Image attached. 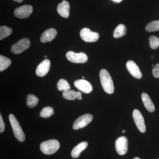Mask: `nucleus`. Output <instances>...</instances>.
I'll use <instances>...</instances> for the list:
<instances>
[{"label": "nucleus", "instance_id": "f257e3e1", "mask_svg": "<svg viewBox=\"0 0 159 159\" xmlns=\"http://www.w3.org/2000/svg\"><path fill=\"white\" fill-rule=\"evenodd\" d=\"M99 78L102 88L106 93L109 94L113 93V82L108 71L105 69L101 70L99 72Z\"/></svg>", "mask_w": 159, "mask_h": 159}, {"label": "nucleus", "instance_id": "f03ea898", "mask_svg": "<svg viewBox=\"0 0 159 159\" xmlns=\"http://www.w3.org/2000/svg\"><path fill=\"white\" fill-rule=\"evenodd\" d=\"M9 120L15 138L20 142H24L25 139V136L19 122L13 114L9 115Z\"/></svg>", "mask_w": 159, "mask_h": 159}, {"label": "nucleus", "instance_id": "7ed1b4c3", "mask_svg": "<svg viewBox=\"0 0 159 159\" xmlns=\"http://www.w3.org/2000/svg\"><path fill=\"white\" fill-rule=\"evenodd\" d=\"M60 148V143L55 139L48 140L40 144L41 151L45 154L51 155L56 152Z\"/></svg>", "mask_w": 159, "mask_h": 159}, {"label": "nucleus", "instance_id": "20e7f679", "mask_svg": "<svg viewBox=\"0 0 159 159\" xmlns=\"http://www.w3.org/2000/svg\"><path fill=\"white\" fill-rule=\"evenodd\" d=\"M31 42L29 39H22L18 42L16 43L11 46V51L13 54H18L22 53L24 51L29 49L30 47Z\"/></svg>", "mask_w": 159, "mask_h": 159}, {"label": "nucleus", "instance_id": "39448f33", "mask_svg": "<svg viewBox=\"0 0 159 159\" xmlns=\"http://www.w3.org/2000/svg\"><path fill=\"white\" fill-rule=\"evenodd\" d=\"M66 57L69 61L74 63H84L88 59L87 55L84 52L77 53L72 51L68 52Z\"/></svg>", "mask_w": 159, "mask_h": 159}, {"label": "nucleus", "instance_id": "423d86ee", "mask_svg": "<svg viewBox=\"0 0 159 159\" xmlns=\"http://www.w3.org/2000/svg\"><path fill=\"white\" fill-rule=\"evenodd\" d=\"M80 36L83 40L87 43H93L97 41L99 37L97 32H93L88 28H84L80 31Z\"/></svg>", "mask_w": 159, "mask_h": 159}, {"label": "nucleus", "instance_id": "0eeeda50", "mask_svg": "<svg viewBox=\"0 0 159 159\" xmlns=\"http://www.w3.org/2000/svg\"><path fill=\"white\" fill-rule=\"evenodd\" d=\"M128 141L126 137H119L115 142V147L117 153L119 155H123L128 151Z\"/></svg>", "mask_w": 159, "mask_h": 159}, {"label": "nucleus", "instance_id": "6e6552de", "mask_svg": "<svg viewBox=\"0 0 159 159\" xmlns=\"http://www.w3.org/2000/svg\"><path fill=\"white\" fill-rule=\"evenodd\" d=\"M93 119V116L91 114H86L83 115L75 120L73 125V129L74 130H77L83 128L90 123Z\"/></svg>", "mask_w": 159, "mask_h": 159}, {"label": "nucleus", "instance_id": "1a4fd4ad", "mask_svg": "<svg viewBox=\"0 0 159 159\" xmlns=\"http://www.w3.org/2000/svg\"><path fill=\"white\" fill-rule=\"evenodd\" d=\"M33 12V7L31 5H25L20 6L15 9L14 15L20 19L29 17Z\"/></svg>", "mask_w": 159, "mask_h": 159}, {"label": "nucleus", "instance_id": "9d476101", "mask_svg": "<svg viewBox=\"0 0 159 159\" xmlns=\"http://www.w3.org/2000/svg\"><path fill=\"white\" fill-rule=\"evenodd\" d=\"M133 117L139 130L142 133H145L146 131L145 121L143 116L140 111L138 109L134 110L133 112Z\"/></svg>", "mask_w": 159, "mask_h": 159}, {"label": "nucleus", "instance_id": "9b49d317", "mask_svg": "<svg viewBox=\"0 0 159 159\" xmlns=\"http://www.w3.org/2000/svg\"><path fill=\"white\" fill-rule=\"evenodd\" d=\"M74 85L76 88L84 93H89L93 90V86L91 84L84 79L75 80Z\"/></svg>", "mask_w": 159, "mask_h": 159}, {"label": "nucleus", "instance_id": "f8f14e48", "mask_svg": "<svg viewBox=\"0 0 159 159\" xmlns=\"http://www.w3.org/2000/svg\"><path fill=\"white\" fill-rule=\"evenodd\" d=\"M51 65V61L49 59L44 60L38 66L35 71L36 75L39 77H43L45 76L49 72Z\"/></svg>", "mask_w": 159, "mask_h": 159}, {"label": "nucleus", "instance_id": "ddd939ff", "mask_svg": "<svg viewBox=\"0 0 159 159\" xmlns=\"http://www.w3.org/2000/svg\"><path fill=\"white\" fill-rule=\"evenodd\" d=\"M126 67L129 72L135 78L139 79L142 78V73H141L139 67L133 61H128L126 62Z\"/></svg>", "mask_w": 159, "mask_h": 159}, {"label": "nucleus", "instance_id": "4468645a", "mask_svg": "<svg viewBox=\"0 0 159 159\" xmlns=\"http://www.w3.org/2000/svg\"><path fill=\"white\" fill-rule=\"evenodd\" d=\"M57 31L55 29L51 28L47 29L43 32L40 37V41L42 43L50 42L56 37Z\"/></svg>", "mask_w": 159, "mask_h": 159}, {"label": "nucleus", "instance_id": "2eb2a0df", "mask_svg": "<svg viewBox=\"0 0 159 159\" xmlns=\"http://www.w3.org/2000/svg\"><path fill=\"white\" fill-rule=\"evenodd\" d=\"M70 4L68 2L64 0L62 2L59 3L57 7L58 14L64 18H67L70 15Z\"/></svg>", "mask_w": 159, "mask_h": 159}, {"label": "nucleus", "instance_id": "dca6fc26", "mask_svg": "<svg viewBox=\"0 0 159 159\" xmlns=\"http://www.w3.org/2000/svg\"><path fill=\"white\" fill-rule=\"evenodd\" d=\"M63 97L67 100H74L77 99H82V94L80 92H75L73 90L68 89L64 91L62 93Z\"/></svg>", "mask_w": 159, "mask_h": 159}, {"label": "nucleus", "instance_id": "f3484780", "mask_svg": "<svg viewBox=\"0 0 159 159\" xmlns=\"http://www.w3.org/2000/svg\"><path fill=\"white\" fill-rule=\"evenodd\" d=\"M141 97L146 109L150 112H153L155 107L149 96L146 93H143L141 95Z\"/></svg>", "mask_w": 159, "mask_h": 159}, {"label": "nucleus", "instance_id": "a211bd4d", "mask_svg": "<svg viewBox=\"0 0 159 159\" xmlns=\"http://www.w3.org/2000/svg\"><path fill=\"white\" fill-rule=\"evenodd\" d=\"M88 143L87 142H82L75 146L71 152V156L74 158H77L80 155V153L87 147Z\"/></svg>", "mask_w": 159, "mask_h": 159}, {"label": "nucleus", "instance_id": "6ab92c4d", "mask_svg": "<svg viewBox=\"0 0 159 159\" xmlns=\"http://www.w3.org/2000/svg\"><path fill=\"white\" fill-rule=\"evenodd\" d=\"M127 33V29L123 24H120L114 30L113 35L115 38H119L124 36Z\"/></svg>", "mask_w": 159, "mask_h": 159}, {"label": "nucleus", "instance_id": "aec40b11", "mask_svg": "<svg viewBox=\"0 0 159 159\" xmlns=\"http://www.w3.org/2000/svg\"><path fill=\"white\" fill-rule=\"evenodd\" d=\"M39 99L33 94H29L27 96L26 105L29 108H34L37 105Z\"/></svg>", "mask_w": 159, "mask_h": 159}, {"label": "nucleus", "instance_id": "412c9836", "mask_svg": "<svg viewBox=\"0 0 159 159\" xmlns=\"http://www.w3.org/2000/svg\"><path fill=\"white\" fill-rule=\"evenodd\" d=\"M11 60L3 55H0V71L5 70L11 65Z\"/></svg>", "mask_w": 159, "mask_h": 159}, {"label": "nucleus", "instance_id": "4be33fe9", "mask_svg": "<svg viewBox=\"0 0 159 159\" xmlns=\"http://www.w3.org/2000/svg\"><path fill=\"white\" fill-rule=\"evenodd\" d=\"M54 109L51 107H43L40 113V116L42 118H48L54 115Z\"/></svg>", "mask_w": 159, "mask_h": 159}, {"label": "nucleus", "instance_id": "5701e85b", "mask_svg": "<svg viewBox=\"0 0 159 159\" xmlns=\"http://www.w3.org/2000/svg\"><path fill=\"white\" fill-rule=\"evenodd\" d=\"M12 30L11 28L6 26L0 27V40L4 39L8 37L12 33Z\"/></svg>", "mask_w": 159, "mask_h": 159}, {"label": "nucleus", "instance_id": "b1692460", "mask_svg": "<svg viewBox=\"0 0 159 159\" xmlns=\"http://www.w3.org/2000/svg\"><path fill=\"white\" fill-rule=\"evenodd\" d=\"M145 30L148 32L159 31V20L153 21L148 23L145 27Z\"/></svg>", "mask_w": 159, "mask_h": 159}, {"label": "nucleus", "instance_id": "393cba45", "mask_svg": "<svg viewBox=\"0 0 159 159\" xmlns=\"http://www.w3.org/2000/svg\"><path fill=\"white\" fill-rule=\"evenodd\" d=\"M57 89L59 91H64L66 90L70 89L71 87L66 80L61 79L57 82Z\"/></svg>", "mask_w": 159, "mask_h": 159}, {"label": "nucleus", "instance_id": "a878e982", "mask_svg": "<svg viewBox=\"0 0 159 159\" xmlns=\"http://www.w3.org/2000/svg\"><path fill=\"white\" fill-rule=\"evenodd\" d=\"M149 46L152 49L156 50L159 47V39L156 36H150L149 38Z\"/></svg>", "mask_w": 159, "mask_h": 159}, {"label": "nucleus", "instance_id": "bb28decb", "mask_svg": "<svg viewBox=\"0 0 159 159\" xmlns=\"http://www.w3.org/2000/svg\"><path fill=\"white\" fill-rule=\"evenodd\" d=\"M152 75L155 78H159V63L157 64L152 70Z\"/></svg>", "mask_w": 159, "mask_h": 159}, {"label": "nucleus", "instance_id": "cd10ccee", "mask_svg": "<svg viewBox=\"0 0 159 159\" xmlns=\"http://www.w3.org/2000/svg\"><path fill=\"white\" fill-rule=\"evenodd\" d=\"M5 129V125L3 121L2 117V115L0 114V133H2L4 132Z\"/></svg>", "mask_w": 159, "mask_h": 159}, {"label": "nucleus", "instance_id": "c85d7f7f", "mask_svg": "<svg viewBox=\"0 0 159 159\" xmlns=\"http://www.w3.org/2000/svg\"><path fill=\"white\" fill-rule=\"evenodd\" d=\"M113 2L116 3H120L122 1V0H111Z\"/></svg>", "mask_w": 159, "mask_h": 159}, {"label": "nucleus", "instance_id": "c756f323", "mask_svg": "<svg viewBox=\"0 0 159 159\" xmlns=\"http://www.w3.org/2000/svg\"><path fill=\"white\" fill-rule=\"evenodd\" d=\"M14 2H17L20 3L22 2L24 0H13Z\"/></svg>", "mask_w": 159, "mask_h": 159}, {"label": "nucleus", "instance_id": "7c9ffc66", "mask_svg": "<svg viewBox=\"0 0 159 159\" xmlns=\"http://www.w3.org/2000/svg\"><path fill=\"white\" fill-rule=\"evenodd\" d=\"M122 133H125V132H126V130H123L122 131Z\"/></svg>", "mask_w": 159, "mask_h": 159}, {"label": "nucleus", "instance_id": "2f4dec72", "mask_svg": "<svg viewBox=\"0 0 159 159\" xmlns=\"http://www.w3.org/2000/svg\"><path fill=\"white\" fill-rule=\"evenodd\" d=\"M133 159H141L140 158L138 157H136L134 158Z\"/></svg>", "mask_w": 159, "mask_h": 159}, {"label": "nucleus", "instance_id": "473e14b6", "mask_svg": "<svg viewBox=\"0 0 159 159\" xmlns=\"http://www.w3.org/2000/svg\"><path fill=\"white\" fill-rule=\"evenodd\" d=\"M154 66V65H152V67H153V66Z\"/></svg>", "mask_w": 159, "mask_h": 159}, {"label": "nucleus", "instance_id": "72a5a7b5", "mask_svg": "<svg viewBox=\"0 0 159 159\" xmlns=\"http://www.w3.org/2000/svg\"><path fill=\"white\" fill-rule=\"evenodd\" d=\"M82 78H83V79H84V77H82Z\"/></svg>", "mask_w": 159, "mask_h": 159}, {"label": "nucleus", "instance_id": "f704fd0d", "mask_svg": "<svg viewBox=\"0 0 159 159\" xmlns=\"http://www.w3.org/2000/svg\"><path fill=\"white\" fill-rule=\"evenodd\" d=\"M47 56H45V57L46 58H47Z\"/></svg>", "mask_w": 159, "mask_h": 159}, {"label": "nucleus", "instance_id": "c9c22d12", "mask_svg": "<svg viewBox=\"0 0 159 159\" xmlns=\"http://www.w3.org/2000/svg\"><path fill=\"white\" fill-rule=\"evenodd\" d=\"M158 159H159V158Z\"/></svg>", "mask_w": 159, "mask_h": 159}]
</instances>
